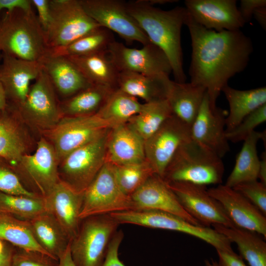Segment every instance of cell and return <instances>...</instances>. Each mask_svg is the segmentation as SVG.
<instances>
[{"label":"cell","instance_id":"6da1fadb","mask_svg":"<svg viewBox=\"0 0 266 266\" xmlns=\"http://www.w3.org/2000/svg\"><path fill=\"white\" fill-rule=\"evenodd\" d=\"M184 24L191 39L190 83L206 90L210 106L215 108L217 99L229 79L247 67L253 51L252 41L240 30L207 29L187 11Z\"/></svg>","mask_w":266,"mask_h":266},{"label":"cell","instance_id":"7a4b0ae2","mask_svg":"<svg viewBox=\"0 0 266 266\" xmlns=\"http://www.w3.org/2000/svg\"><path fill=\"white\" fill-rule=\"evenodd\" d=\"M126 3L129 12L149 41L166 55L174 81L186 82L181 42V29L187 13L185 7L177 6L164 10L149 4L145 0L130 1Z\"/></svg>","mask_w":266,"mask_h":266},{"label":"cell","instance_id":"3957f363","mask_svg":"<svg viewBox=\"0 0 266 266\" xmlns=\"http://www.w3.org/2000/svg\"><path fill=\"white\" fill-rule=\"evenodd\" d=\"M48 52L44 31L33 9L5 12L0 20V54L39 62Z\"/></svg>","mask_w":266,"mask_h":266},{"label":"cell","instance_id":"277c9868","mask_svg":"<svg viewBox=\"0 0 266 266\" xmlns=\"http://www.w3.org/2000/svg\"><path fill=\"white\" fill-rule=\"evenodd\" d=\"M225 167L222 158L192 139L177 149L164 172L166 183L189 182L206 186L221 184Z\"/></svg>","mask_w":266,"mask_h":266},{"label":"cell","instance_id":"5b68a950","mask_svg":"<svg viewBox=\"0 0 266 266\" xmlns=\"http://www.w3.org/2000/svg\"><path fill=\"white\" fill-rule=\"evenodd\" d=\"M119 225L109 214L82 219L78 233L69 244L75 266H102Z\"/></svg>","mask_w":266,"mask_h":266},{"label":"cell","instance_id":"8992f818","mask_svg":"<svg viewBox=\"0 0 266 266\" xmlns=\"http://www.w3.org/2000/svg\"><path fill=\"white\" fill-rule=\"evenodd\" d=\"M110 215L119 224H133L183 233L203 240L216 250L233 251L230 240L214 229L194 225L171 213L158 210H129Z\"/></svg>","mask_w":266,"mask_h":266},{"label":"cell","instance_id":"52a82bcc","mask_svg":"<svg viewBox=\"0 0 266 266\" xmlns=\"http://www.w3.org/2000/svg\"><path fill=\"white\" fill-rule=\"evenodd\" d=\"M111 128L69 154L59 164L60 180L83 193L106 162V146Z\"/></svg>","mask_w":266,"mask_h":266},{"label":"cell","instance_id":"ba28073f","mask_svg":"<svg viewBox=\"0 0 266 266\" xmlns=\"http://www.w3.org/2000/svg\"><path fill=\"white\" fill-rule=\"evenodd\" d=\"M51 19L44 32L48 50L65 46L101 27L84 11L79 0H49Z\"/></svg>","mask_w":266,"mask_h":266},{"label":"cell","instance_id":"9c48e42d","mask_svg":"<svg viewBox=\"0 0 266 266\" xmlns=\"http://www.w3.org/2000/svg\"><path fill=\"white\" fill-rule=\"evenodd\" d=\"M59 164L53 146L42 136L33 153L24 155L13 168L28 190L45 198L60 181Z\"/></svg>","mask_w":266,"mask_h":266},{"label":"cell","instance_id":"30bf717a","mask_svg":"<svg viewBox=\"0 0 266 266\" xmlns=\"http://www.w3.org/2000/svg\"><path fill=\"white\" fill-rule=\"evenodd\" d=\"M134 210L131 197L122 192L116 182L112 164L105 162L83 193L81 219Z\"/></svg>","mask_w":266,"mask_h":266},{"label":"cell","instance_id":"8fae6325","mask_svg":"<svg viewBox=\"0 0 266 266\" xmlns=\"http://www.w3.org/2000/svg\"><path fill=\"white\" fill-rule=\"evenodd\" d=\"M111 128L96 114L64 116L52 129L43 133L53 146L60 163L71 152Z\"/></svg>","mask_w":266,"mask_h":266},{"label":"cell","instance_id":"7c38bea8","mask_svg":"<svg viewBox=\"0 0 266 266\" xmlns=\"http://www.w3.org/2000/svg\"><path fill=\"white\" fill-rule=\"evenodd\" d=\"M15 109L24 123L43 133L52 129L63 117L58 95L42 69L24 102Z\"/></svg>","mask_w":266,"mask_h":266},{"label":"cell","instance_id":"4fadbf2b","mask_svg":"<svg viewBox=\"0 0 266 266\" xmlns=\"http://www.w3.org/2000/svg\"><path fill=\"white\" fill-rule=\"evenodd\" d=\"M86 13L101 27L118 34L128 44L151 42L129 12L125 1L119 0H79Z\"/></svg>","mask_w":266,"mask_h":266},{"label":"cell","instance_id":"5bb4252c","mask_svg":"<svg viewBox=\"0 0 266 266\" xmlns=\"http://www.w3.org/2000/svg\"><path fill=\"white\" fill-rule=\"evenodd\" d=\"M191 139L190 126L172 115L144 141L145 159L162 178L178 148Z\"/></svg>","mask_w":266,"mask_h":266},{"label":"cell","instance_id":"9a60e30c","mask_svg":"<svg viewBox=\"0 0 266 266\" xmlns=\"http://www.w3.org/2000/svg\"><path fill=\"white\" fill-rule=\"evenodd\" d=\"M167 184L185 210L202 226L235 227L221 204L209 194L206 186L185 182Z\"/></svg>","mask_w":266,"mask_h":266},{"label":"cell","instance_id":"2e32d148","mask_svg":"<svg viewBox=\"0 0 266 266\" xmlns=\"http://www.w3.org/2000/svg\"><path fill=\"white\" fill-rule=\"evenodd\" d=\"M107 52L119 71L168 76L172 72L166 55L151 42L136 49L114 40L108 46Z\"/></svg>","mask_w":266,"mask_h":266},{"label":"cell","instance_id":"e0dca14e","mask_svg":"<svg viewBox=\"0 0 266 266\" xmlns=\"http://www.w3.org/2000/svg\"><path fill=\"white\" fill-rule=\"evenodd\" d=\"M228 112L218 107H211L207 93L198 113L190 126L191 139L222 158L230 151L226 134Z\"/></svg>","mask_w":266,"mask_h":266},{"label":"cell","instance_id":"ac0fdd59","mask_svg":"<svg viewBox=\"0 0 266 266\" xmlns=\"http://www.w3.org/2000/svg\"><path fill=\"white\" fill-rule=\"evenodd\" d=\"M184 3L193 19L208 30H239L245 24L235 0H186Z\"/></svg>","mask_w":266,"mask_h":266},{"label":"cell","instance_id":"d6986e66","mask_svg":"<svg viewBox=\"0 0 266 266\" xmlns=\"http://www.w3.org/2000/svg\"><path fill=\"white\" fill-rule=\"evenodd\" d=\"M207 191L221 204L235 227L256 233L266 238V216L245 197L221 184Z\"/></svg>","mask_w":266,"mask_h":266},{"label":"cell","instance_id":"ffe728a7","mask_svg":"<svg viewBox=\"0 0 266 266\" xmlns=\"http://www.w3.org/2000/svg\"><path fill=\"white\" fill-rule=\"evenodd\" d=\"M42 70L38 62L17 59L2 54L0 63V82L3 88L8 105L17 108L25 100L31 81Z\"/></svg>","mask_w":266,"mask_h":266},{"label":"cell","instance_id":"44dd1931","mask_svg":"<svg viewBox=\"0 0 266 266\" xmlns=\"http://www.w3.org/2000/svg\"><path fill=\"white\" fill-rule=\"evenodd\" d=\"M134 210H158L178 216L191 223L202 226L183 208L176 196L160 176L154 174L130 196Z\"/></svg>","mask_w":266,"mask_h":266},{"label":"cell","instance_id":"7402d4cb","mask_svg":"<svg viewBox=\"0 0 266 266\" xmlns=\"http://www.w3.org/2000/svg\"><path fill=\"white\" fill-rule=\"evenodd\" d=\"M45 198L47 212L58 223L71 241L77 234L83 193H78L60 181Z\"/></svg>","mask_w":266,"mask_h":266},{"label":"cell","instance_id":"603a6c76","mask_svg":"<svg viewBox=\"0 0 266 266\" xmlns=\"http://www.w3.org/2000/svg\"><path fill=\"white\" fill-rule=\"evenodd\" d=\"M16 109L7 105L0 111V157L12 168L29 153L30 135Z\"/></svg>","mask_w":266,"mask_h":266},{"label":"cell","instance_id":"cb8c5ba5","mask_svg":"<svg viewBox=\"0 0 266 266\" xmlns=\"http://www.w3.org/2000/svg\"><path fill=\"white\" fill-rule=\"evenodd\" d=\"M39 62L57 95L64 100L93 85L66 57L48 52Z\"/></svg>","mask_w":266,"mask_h":266},{"label":"cell","instance_id":"d4e9b609","mask_svg":"<svg viewBox=\"0 0 266 266\" xmlns=\"http://www.w3.org/2000/svg\"><path fill=\"white\" fill-rule=\"evenodd\" d=\"M146 161L144 141L127 124L110 130L106 146V162L127 165Z\"/></svg>","mask_w":266,"mask_h":266},{"label":"cell","instance_id":"484cf974","mask_svg":"<svg viewBox=\"0 0 266 266\" xmlns=\"http://www.w3.org/2000/svg\"><path fill=\"white\" fill-rule=\"evenodd\" d=\"M172 82L168 75L120 71L117 88L150 102L167 100Z\"/></svg>","mask_w":266,"mask_h":266},{"label":"cell","instance_id":"4316f807","mask_svg":"<svg viewBox=\"0 0 266 266\" xmlns=\"http://www.w3.org/2000/svg\"><path fill=\"white\" fill-rule=\"evenodd\" d=\"M206 90L191 83L172 81L167 98L172 114L191 126L196 117Z\"/></svg>","mask_w":266,"mask_h":266},{"label":"cell","instance_id":"83f0119b","mask_svg":"<svg viewBox=\"0 0 266 266\" xmlns=\"http://www.w3.org/2000/svg\"><path fill=\"white\" fill-rule=\"evenodd\" d=\"M28 221L37 243L50 256L59 260L70 241L58 223L48 212Z\"/></svg>","mask_w":266,"mask_h":266},{"label":"cell","instance_id":"f1b7e54d","mask_svg":"<svg viewBox=\"0 0 266 266\" xmlns=\"http://www.w3.org/2000/svg\"><path fill=\"white\" fill-rule=\"evenodd\" d=\"M67 58L91 84L117 88L120 71L111 59L107 50Z\"/></svg>","mask_w":266,"mask_h":266},{"label":"cell","instance_id":"f546056e","mask_svg":"<svg viewBox=\"0 0 266 266\" xmlns=\"http://www.w3.org/2000/svg\"><path fill=\"white\" fill-rule=\"evenodd\" d=\"M222 92L230 108L226 120V132L233 130L249 114L266 104V87L239 90L228 85Z\"/></svg>","mask_w":266,"mask_h":266},{"label":"cell","instance_id":"4dcf8cb0","mask_svg":"<svg viewBox=\"0 0 266 266\" xmlns=\"http://www.w3.org/2000/svg\"><path fill=\"white\" fill-rule=\"evenodd\" d=\"M266 134L265 131H255L244 140L225 185L233 188L242 183L258 180L260 159L257 146L260 139L266 140Z\"/></svg>","mask_w":266,"mask_h":266},{"label":"cell","instance_id":"1f68e13d","mask_svg":"<svg viewBox=\"0 0 266 266\" xmlns=\"http://www.w3.org/2000/svg\"><path fill=\"white\" fill-rule=\"evenodd\" d=\"M212 226L231 243H236L240 256L250 266H266V243L257 233L236 227Z\"/></svg>","mask_w":266,"mask_h":266},{"label":"cell","instance_id":"d6a6232c","mask_svg":"<svg viewBox=\"0 0 266 266\" xmlns=\"http://www.w3.org/2000/svg\"><path fill=\"white\" fill-rule=\"evenodd\" d=\"M114 89L105 86L92 85L60 101L63 117L96 114Z\"/></svg>","mask_w":266,"mask_h":266},{"label":"cell","instance_id":"836d02e7","mask_svg":"<svg viewBox=\"0 0 266 266\" xmlns=\"http://www.w3.org/2000/svg\"><path fill=\"white\" fill-rule=\"evenodd\" d=\"M172 115L167 100L145 102L126 124L145 141Z\"/></svg>","mask_w":266,"mask_h":266},{"label":"cell","instance_id":"e575fe53","mask_svg":"<svg viewBox=\"0 0 266 266\" xmlns=\"http://www.w3.org/2000/svg\"><path fill=\"white\" fill-rule=\"evenodd\" d=\"M142 104L138 99L116 88L96 114L113 128L126 124L139 112Z\"/></svg>","mask_w":266,"mask_h":266},{"label":"cell","instance_id":"d590c367","mask_svg":"<svg viewBox=\"0 0 266 266\" xmlns=\"http://www.w3.org/2000/svg\"><path fill=\"white\" fill-rule=\"evenodd\" d=\"M112 32L100 27L63 46L48 50L50 54L66 57L106 51L114 41Z\"/></svg>","mask_w":266,"mask_h":266},{"label":"cell","instance_id":"8d00e7d4","mask_svg":"<svg viewBox=\"0 0 266 266\" xmlns=\"http://www.w3.org/2000/svg\"><path fill=\"white\" fill-rule=\"evenodd\" d=\"M0 238L16 248L37 251L50 256L36 241L28 221L1 211Z\"/></svg>","mask_w":266,"mask_h":266},{"label":"cell","instance_id":"74e56055","mask_svg":"<svg viewBox=\"0 0 266 266\" xmlns=\"http://www.w3.org/2000/svg\"><path fill=\"white\" fill-rule=\"evenodd\" d=\"M0 211L29 221L47 212V209L44 198L0 192Z\"/></svg>","mask_w":266,"mask_h":266},{"label":"cell","instance_id":"f35d334b","mask_svg":"<svg viewBox=\"0 0 266 266\" xmlns=\"http://www.w3.org/2000/svg\"><path fill=\"white\" fill-rule=\"evenodd\" d=\"M116 182L122 192L130 197L152 175L156 174L149 163L127 165H112Z\"/></svg>","mask_w":266,"mask_h":266},{"label":"cell","instance_id":"ab89813d","mask_svg":"<svg viewBox=\"0 0 266 266\" xmlns=\"http://www.w3.org/2000/svg\"><path fill=\"white\" fill-rule=\"evenodd\" d=\"M266 121V104L246 116L235 128L226 132L228 141L236 143L244 141L255 129Z\"/></svg>","mask_w":266,"mask_h":266},{"label":"cell","instance_id":"60d3db41","mask_svg":"<svg viewBox=\"0 0 266 266\" xmlns=\"http://www.w3.org/2000/svg\"><path fill=\"white\" fill-rule=\"evenodd\" d=\"M0 192L14 195L38 196L26 188L14 169L1 157H0Z\"/></svg>","mask_w":266,"mask_h":266},{"label":"cell","instance_id":"b9f144b4","mask_svg":"<svg viewBox=\"0 0 266 266\" xmlns=\"http://www.w3.org/2000/svg\"><path fill=\"white\" fill-rule=\"evenodd\" d=\"M11 266H59V260L39 252L16 248Z\"/></svg>","mask_w":266,"mask_h":266},{"label":"cell","instance_id":"7bdbcfd3","mask_svg":"<svg viewBox=\"0 0 266 266\" xmlns=\"http://www.w3.org/2000/svg\"><path fill=\"white\" fill-rule=\"evenodd\" d=\"M233 188L266 216V185L256 180L238 184Z\"/></svg>","mask_w":266,"mask_h":266},{"label":"cell","instance_id":"ee69618b","mask_svg":"<svg viewBox=\"0 0 266 266\" xmlns=\"http://www.w3.org/2000/svg\"><path fill=\"white\" fill-rule=\"evenodd\" d=\"M123 237L124 233L121 230L115 233L110 242L102 266H126L120 260L118 255L119 247Z\"/></svg>","mask_w":266,"mask_h":266},{"label":"cell","instance_id":"f6af8a7d","mask_svg":"<svg viewBox=\"0 0 266 266\" xmlns=\"http://www.w3.org/2000/svg\"><path fill=\"white\" fill-rule=\"evenodd\" d=\"M31 2L37 10V19L44 32L51 19L49 0H31Z\"/></svg>","mask_w":266,"mask_h":266},{"label":"cell","instance_id":"bcb514c9","mask_svg":"<svg viewBox=\"0 0 266 266\" xmlns=\"http://www.w3.org/2000/svg\"><path fill=\"white\" fill-rule=\"evenodd\" d=\"M261 6H266V0H241L238 10L244 23L249 22L255 10Z\"/></svg>","mask_w":266,"mask_h":266},{"label":"cell","instance_id":"7dc6e473","mask_svg":"<svg viewBox=\"0 0 266 266\" xmlns=\"http://www.w3.org/2000/svg\"><path fill=\"white\" fill-rule=\"evenodd\" d=\"M218 257V266H247L240 256L233 252L216 250Z\"/></svg>","mask_w":266,"mask_h":266},{"label":"cell","instance_id":"c3c4849f","mask_svg":"<svg viewBox=\"0 0 266 266\" xmlns=\"http://www.w3.org/2000/svg\"><path fill=\"white\" fill-rule=\"evenodd\" d=\"M16 247L0 238V266H11Z\"/></svg>","mask_w":266,"mask_h":266},{"label":"cell","instance_id":"681fc988","mask_svg":"<svg viewBox=\"0 0 266 266\" xmlns=\"http://www.w3.org/2000/svg\"><path fill=\"white\" fill-rule=\"evenodd\" d=\"M31 0H0V12L2 9L10 11L15 8L32 9Z\"/></svg>","mask_w":266,"mask_h":266},{"label":"cell","instance_id":"f907efd6","mask_svg":"<svg viewBox=\"0 0 266 266\" xmlns=\"http://www.w3.org/2000/svg\"><path fill=\"white\" fill-rule=\"evenodd\" d=\"M261 27L266 30V6H261L256 8L253 15Z\"/></svg>","mask_w":266,"mask_h":266},{"label":"cell","instance_id":"816d5d0a","mask_svg":"<svg viewBox=\"0 0 266 266\" xmlns=\"http://www.w3.org/2000/svg\"><path fill=\"white\" fill-rule=\"evenodd\" d=\"M258 179L260 182L266 185V153L264 152L260 159Z\"/></svg>","mask_w":266,"mask_h":266},{"label":"cell","instance_id":"f5cc1de1","mask_svg":"<svg viewBox=\"0 0 266 266\" xmlns=\"http://www.w3.org/2000/svg\"><path fill=\"white\" fill-rule=\"evenodd\" d=\"M59 266H75L71 257L69 245L65 252L60 258Z\"/></svg>","mask_w":266,"mask_h":266},{"label":"cell","instance_id":"db71d44e","mask_svg":"<svg viewBox=\"0 0 266 266\" xmlns=\"http://www.w3.org/2000/svg\"><path fill=\"white\" fill-rule=\"evenodd\" d=\"M7 105L5 94L0 82V111L4 109L7 106Z\"/></svg>","mask_w":266,"mask_h":266},{"label":"cell","instance_id":"11a10c76","mask_svg":"<svg viewBox=\"0 0 266 266\" xmlns=\"http://www.w3.org/2000/svg\"><path fill=\"white\" fill-rule=\"evenodd\" d=\"M145 1L148 3L153 6L155 4H164L177 1V0H145Z\"/></svg>","mask_w":266,"mask_h":266},{"label":"cell","instance_id":"9f6ffc18","mask_svg":"<svg viewBox=\"0 0 266 266\" xmlns=\"http://www.w3.org/2000/svg\"><path fill=\"white\" fill-rule=\"evenodd\" d=\"M204 262L205 266H218V263L213 260L211 261L205 260Z\"/></svg>","mask_w":266,"mask_h":266},{"label":"cell","instance_id":"6f0895ef","mask_svg":"<svg viewBox=\"0 0 266 266\" xmlns=\"http://www.w3.org/2000/svg\"><path fill=\"white\" fill-rule=\"evenodd\" d=\"M1 58H2V54H0V63L1 61Z\"/></svg>","mask_w":266,"mask_h":266}]
</instances>
